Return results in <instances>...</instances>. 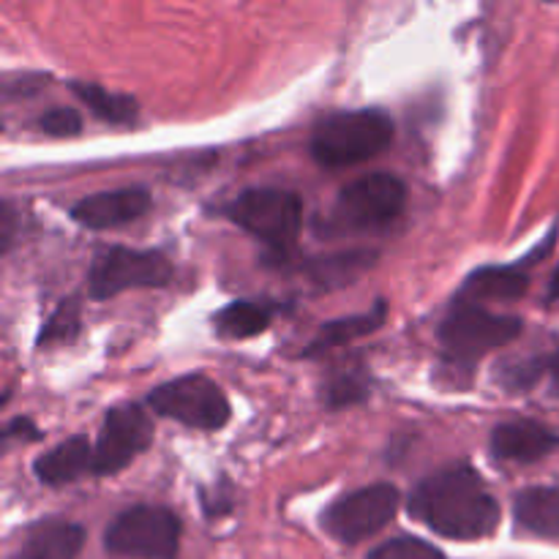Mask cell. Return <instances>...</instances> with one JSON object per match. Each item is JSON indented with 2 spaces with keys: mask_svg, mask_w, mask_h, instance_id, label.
Here are the masks:
<instances>
[{
  "mask_svg": "<svg viewBox=\"0 0 559 559\" xmlns=\"http://www.w3.org/2000/svg\"><path fill=\"white\" fill-rule=\"evenodd\" d=\"M85 530L74 522H38L25 533L11 559H76Z\"/></svg>",
  "mask_w": 559,
  "mask_h": 559,
  "instance_id": "obj_14",
  "label": "cell"
},
{
  "mask_svg": "<svg viewBox=\"0 0 559 559\" xmlns=\"http://www.w3.org/2000/svg\"><path fill=\"white\" fill-rule=\"evenodd\" d=\"M366 396H369V382L360 371H338L325 385L328 409L353 407V404L364 402Z\"/></svg>",
  "mask_w": 559,
  "mask_h": 559,
  "instance_id": "obj_22",
  "label": "cell"
},
{
  "mask_svg": "<svg viewBox=\"0 0 559 559\" xmlns=\"http://www.w3.org/2000/svg\"><path fill=\"white\" fill-rule=\"evenodd\" d=\"M273 320L271 306L249 304V300H235L224 306L216 314V333L224 338H251L267 331Z\"/></svg>",
  "mask_w": 559,
  "mask_h": 559,
  "instance_id": "obj_19",
  "label": "cell"
},
{
  "mask_svg": "<svg viewBox=\"0 0 559 559\" xmlns=\"http://www.w3.org/2000/svg\"><path fill=\"white\" fill-rule=\"evenodd\" d=\"M513 516L524 533L559 540V486H535L519 491L513 500Z\"/></svg>",
  "mask_w": 559,
  "mask_h": 559,
  "instance_id": "obj_16",
  "label": "cell"
},
{
  "mask_svg": "<svg viewBox=\"0 0 559 559\" xmlns=\"http://www.w3.org/2000/svg\"><path fill=\"white\" fill-rule=\"evenodd\" d=\"M546 300H549V304H555V300H559V267L555 271V276H551L549 293H546Z\"/></svg>",
  "mask_w": 559,
  "mask_h": 559,
  "instance_id": "obj_29",
  "label": "cell"
},
{
  "mask_svg": "<svg viewBox=\"0 0 559 559\" xmlns=\"http://www.w3.org/2000/svg\"><path fill=\"white\" fill-rule=\"evenodd\" d=\"M224 216L254 235L273 254L287 257L304 229V202L284 189H246L224 205Z\"/></svg>",
  "mask_w": 559,
  "mask_h": 559,
  "instance_id": "obj_3",
  "label": "cell"
},
{
  "mask_svg": "<svg viewBox=\"0 0 559 559\" xmlns=\"http://www.w3.org/2000/svg\"><path fill=\"white\" fill-rule=\"evenodd\" d=\"M169 278H173V265L162 251L115 246L93 260L91 273H87V289H91L93 300H107L126 289L164 287Z\"/></svg>",
  "mask_w": 559,
  "mask_h": 559,
  "instance_id": "obj_7",
  "label": "cell"
},
{
  "mask_svg": "<svg viewBox=\"0 0 559 559\" xmlns=\"http://www.w3.org/2000/svg\"><path fill=\"white\" fill-rule=\"evenodd\" d=\"M14 207H11V202H5L3 205V218H0V224H3V229H0V240H3V251L11 249V243H14Z\"/></svg>",
  "mask_w": 559,
  "mask_h": 559,
  "instance_id": "obj_27",
  "label": "cell"
},
{
  "mask_svg": "<svg viewBox=\"0 0 559 559\" xmlns=\"http://www.w3.org/2000/svg\"><path fill=\"white\" fill-rule=\"evenodd\" d=\"M385 317H388V306L385 300H380L374 309L364 311V314H353V317H342V320L325 322V325L320 328V333L309 342V347L304 349V355L306 358H320V355L331 353V349L347 347V344L374 333L377 328L385 322Z\"/></svg>",
  "mask_w": 559,
  "mask_h": 559,
  "instance_id": "obj_17",
  "label": "cell"
},
{
  "mask_svg": "<svg viewBox=\"0 0 559 559\" xmlns=\"http://www.w3.org/2000/svg\"><path fill=\"white\" fill-rule=\"evenodd\" d=\"M530 276L524 273V265L511 267H480L473 276L464 282V287L459 289V298L462 304H489V300H502V304H511L519 300L527 293Z\"/></svg>",
  "mask_w": 559,
  "mask_h": 559,
  "instance_id": "obj_15",
  "label": "cell"
},
{
  "mask_svg": "<svg viewBox=\"0 0 559 559\" xmlns=\"http://www.w3.org/2000/svg\"><path fill=\"white\" fill-rule=\"evenodd\" d=\"M93 469H96V445H91L82 435L60 442L33 464V473L44 486L74 484L82 475H93Z\"/></svg>",
  "mask_w": 559,
  "mask_h": 559,
  "instance_id": "obj_13",
  "label": "cell"
},
{
  "mask_svg": "<svg viewBox=\"0 0 559 559\" xmlns=\"http://www.w3.org/2000/svg\"><path fill=\"white\" fill-rule=\"evenodd\" d=\"M399 491L391 484L366 486L338 497L325 513V530L342 544H360L393 522L399 511Z\"/></svg>",
  "mask_w": 559,
  "mask_h": 559,
  "instance_id": "obj_9",
  "label": "cell"
},
{
  "mask_svg": "<svg viewBox=\"0 0 559 559\" xmlns=\"http://www.w3.org/2000/svg\"><path fill=\"white\" fill-rule=\"evenodd\" d=\"M540 380H544V355H538V358L508 360V364L500 366V382L508 391L524 393L538 385Z\"/></svg>",
  "mask_w": 559,
  "mask_h": 559,
  "instance_id": "obj_23",
  "label": "cell"
},
{
  "mask_svg": "<svg viewBox=\"0 0 559 559\" xmlns=\"http://www.w3.org/2000/svg\"><path fill=\"white\" fill-rule=\"evenodd\" d=\"M369 559H445L437 546L426 544L420 538H409V535H399V538L385 540L371 551Z\"/></svg>",
  "mask_w": 559,
  "mask_h": 559,
  "instance_id": "obj_24",
  "label": "cell"
},
{
  "mask_svg": "<svg viewBox=\"0 0 559 559\" xmlns=\"http://www.w3.org/2000/svg\"><path fill=\"white\" fill-rule=\"evenodd\" d=\"M153 442V420L140 404H118L104 415L93 475H118Z\"/></svg>",
  "mask_w": 559,
  "mask_h": 559,
  "instance_id": "obj_10",
  "label": "cell"
},
{
  "mask_svg": "<svg viewBox=\"0 0 559 559\" xmlns=\"http://www.w3.org/2000/svg\"><path fill=\"white\" fill-rule=\"evenodd\" d=\"M38 129L49 136H74L82 131V118L76 109L52 107L38 118Z\"/></svg>",
  "mask_w": 559,
  "mask_h": 559,
  "instance_id": "obj_25",
  "label": "cell"
},
{
  "mask_svg": "<svg viewBox=\"0 0 559 559\" xmlns=\"http://www.w3.org/2000/svg\"><path fill=\"white\" fill-rule=\"evenodd\" d=\"M522 328L519 317L495 314L486 306L456 300L440 325L442 353L451 364L473 369L480 355L508 347L513 338H519Z\"/></svg>",
  "mask_w": 559,
  "mask_h": 559,
  "instance_id": "obj_4",
  "label": "cell"
},
{
  "mask_svg": "<svg viewBox=\"0 0 559 559\" xmlns=\"http://www.w3.org/2000/svg\"><path fill=\"white\" fill-rule=\"evenodd\" d=\"M393 142V120L382 109H355L322 118L311 134V156L328 169L353 167L380 156Z\"/></svg>",
  "mask_w": 559,
  "mask_h": 559,
  "instance_id": "obj_2",
  "label": "cell"
},
{
  "mask_svg": "<svg viewBox=\"0 0 559 559\" xmlns=\"http://www.w3.org/2000/svg\"><path fill=\"white\" fill-rule=\"evenodd\" d=\"M104 549L109 555L134 559H178L180 522L167 508H129L107 527Z\"/></svg>",
  "mask_w": 559,
  "mask_h": 559,
  "instance_id": "obj_5",
  "label": "cell"
},
{
  "mask_svg": "<svg viewBox=\"0 0 559 559\" xmlns=\"http://www.w3.org/2000/svg\"><path fill=\"white\" fill-rule=\"evenodd\" d=\"M147 211H151L147 189L131 186V189H115L85 197V200L71 207V218L87 229H112L120 227V224L136 222Z\"/></svg>",
  "mask_w": 559,
  "mask_h": 559,
  "instance_id": "obj_11",
  "label": "cell"
},
{
  "mask_svg": "<svg viewBox=\"0 0 559 559\" xmlns=\"http://www.w3.org/2000/svg\"><path fill=\"white\" fill-rule=\"evenodd\" d=\"M82 331L80 317V300L69 298L49 314V320L41 325V333L36 338L38 349L60 347V344H71Z\"/></svg>",
  "mask_w": 559,
  "mask_h": 559,
  "instance_id": "obj_20",
  "label": "cell"
},
{
  "mask_svg": "<svg viewBox=\"0 0 559 559\" xmlns=\"http://www.w3.org/2000/svg\"><path fill=\"white\" fill-rule=\"evenodd\" d=\"M407 205V186L388 173L366 175L338 191L336 222L342 229H380L396 222Z\"/></svg>",
  "mask_w": 559,
  "mask_h": 559,
  "instance_id": "obj_8",
  "label": "cell"
},
{
  "mask_svg": "<svg viewBox=\"0 0 559 559\" xmlns=\"http://www.w3.org/2000/svg\"><path fill=\"white\" fill-rule=\"evenodd\" d=\"M491 456L500 462L530 464L559 451V431L540 426L535 420H513L491 431Z\"/></svg>",
  "mask_w": 559,
  "mask_h": 559,
  "instance_id": "obj_12",
  "label": "cell"
},
{
  "mask_svg": "<svg viewBox=\"0 0 559 559\" xmlns=\"http://www.w3.org/2000/svg\"><path fill=\"white\" fill-rule=\"evenodd\" d=\"M147 407L156 415L189 429L218 431L229 420V402L222 388L205 374H183L147 393Z\"/></svg>",
  "mask_w": 559,
  "mask_h": 559,
  "instance_id": "obj_6",
  "label": "cell"
},
{
  "mask_svg": "<svg viewBox=\"0 0 559 559\" xmlns=\"http://www.w3.org/2000/svg\"><path fill=\"white\" fill-rule=\"evenodd\" d=\"M544 377L549 380V388L555 396H559V349L551 355H544Z\"/></svg>",
  "mask_w": 559,
  "mask_h": 559,
  "instance_id": "obj_28",
  "label": "cell"
},
{
  "mask_svg": "<svg viewBox=\"0 0 559 559\" xmlns=\"http://www.w3.org/2000/svg\"><path fill=\"white\" fill-rule=\"evenodd\" d=\"M5 440H11V437H25V440H38L41 437V431L36 429V426L31 424V418H16L11 420L9 426H5Z\"/></svg>",
  "mask_w": 559,
  "mask_h": 559,
  "instance_id": "obj_26",
  "label": "cell"
},
{
  "mask_svg": "<svg viewBox=\"0 0 559 559\" xmlns=\"http://www.w3.org/2000/svg\"><path fill=\"white\" fill-rule=\"evenodd\" d=\"M377 254L371 251H349V254L325 257V260L314 262L317 282L320 284H347L358 278L366 267L374 262Z\"/></svg>",
  "mask_w": 559,
  "mask_h": 559,
  "instance_id": "obj_21",
  "label": "cell"
},
{
  "mask_svg": "<svg viewBox=\"0 0 559 559\" xmlns=\"http://www.w3.org/2000/svg\"><path fill=\"white\" fill-rule=\"evenodd\" d=\"M409 513L431 533L451 540L489 538L500 524V506L473 467L429 475L409 495Z\"/></svg>",
  "mask_w": 559,
  "mask_h": 559,
  "instance_id": "obj_1",
  "label": "cell"
},
{
  "mask_svg": "<svg viewBox=\"0 0 559 559\" xmlns=\"http://www.w3.org/2000/svg\"><path fill=\"white\" fill-rule=\"evenodd\" d=\"M71 91L87 104L96 118H102L104 123L112 126H131L136 123V115H140V107H136V98L126 96V93H109L104 91L102 85H93V82H71Z\"/></svg>",
  "mask_w": 559,
  "mask_h": 559,
  "instance_id": "obj_18",
  "label": "cell"
}]
</instances>
